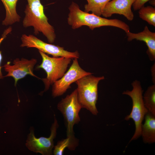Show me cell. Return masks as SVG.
Listing matches in <instances>:
<instances>
[{
    "label": "cell",
    "instance_id": "obj_1",
    "mask_svg": "<svg viewBox=\"0 0 155 155\" xmlns=\"http://www.w3.org/2000/svg\"><path fill=\"white\" fill-rule=\"evenodd\" d=\"M69 13L67 22L73 29L83 26H88L93 30L96 28L103 26H112L122 29L126 33L129 31V26L125 22L117 19H108L96 16L92 13L83 11L79 5L72 2L69 7Z\"/></svg>",
    "mask_w": 155,
    "mask_h": 155
},
{
    "label": "cell",
    "instance_id": "obj_2",
    "mask_svg": "<svg viewBox=\"0 0 155 155\" xmlns=\"http://www.w3.org/2000/svg\"><path fill=\"white\" fill-rule=\"evenodd\" d=\"M27 1L28 3L24 11L25 16L23 21L24 27L33 26L35 35L41 32L49 42L53 43L56 37L55 30L48 22L40 0Z\"/></svg>",
    "mask_w": 155,
    "mask_h": 155
},
{
    "label": "cell",
    "instance_id": "obj_3",
    "mask_svg": "<svg viewBox=\"0 0 155 155\" xmlns=\"http://www.w3.org/2000/svg\"><path fill=\"white\" fill-rule=\"evenodd\" d=\"M57 107L64 117L67 137L69 138L70 142V150H73L78 146V141L74 136L73 127L80 121L79 113L82 108L78 99L76 89L65 98H62Z\"/></svg>",
    "mask_w": 155,
    "mask_h": 155
},
{
    "label": "cell",
    "instance_id": "obj_4",
    "mask_svg": "<svg viewBox=\"0 0 155 155\" xmlns=\"http://www.w3.org/2000/svg\"><path fill=\"white\" fill-rule=\"evenodd\" d=\"M104 79V76L95 77L92 74L75 82L77 86L76 89L78 99L82 108L86 109L94 115H97L98 113L96 107L98 84Z\"/></svg>",
    "mask_w": 155,
    "mask_h": 155
},
{
    "label": "cell",
    "instance_id": "obj_5",
    "mask_svg": "<svg viewBox=\"0 0 155 155\" xmlns=\"http://www.w3.org/2000/svg\"><path fill=\"white\" fill-rule=\"evenodd\" d=\"M131 85L133 88L131 90H127L122 93L123 94L130 96L132 102L131 111L125 118L126 121L132 119L135 124V131L129 142L137 139L141 136L142 123L145 115L148 112L144 103L143 90L140 82L135 80L132 82Z\"/></svg>",
    "mask_w": 155,
    "mask_h": 155
},
{
    "label": "cell",
    "instance_id": "obj_6",
    "mask_svg": "<svg viewBox=\"0 0 155 155\" xmlns=\"http://www.w3.org/2000/svg\"><path fill=\"white\" fill-rule=\"evenodd\" d=\"M39 52L42 58V62L37 68L43 69L46 74V77L42 79L45 85L44 92L63 76L71 59L61 57H50L40 51H39Z\"/></svg>",
    "mask_w": 155,
    "mask_h": 155
},
{
    "label": "cell",
    "instance_id": "obj_7",
    "mask_svg": "<svg viewBox=\"0 0 155 155\" xmlns=\"http://www.w3.org/2000/svg\"><path fill=\"white\" fill-rule=\"evenodd\" d=\"M22 43L20 46L34 48L45 53L50 55L53 57H65L72 59L78 58L80 54L78 51L70 52L60 47L44 42L32 35L23 34L21 37Z\"/></svg>",
    "mask_w": 155,
    "mask_h": 155
},
{
    "label": "cell",
    "instance_id": "obj_8",
    "mask_svg": "<svg viewBox=\"0 0 155 155\" xmlns=\"http://www.w3.org/2000/svg\"><path fill=\"white\" fill-rule=\"evenodd\" d=\"M78 58H75L68 71L52 85V95L55 97L63 94L71 85L81 78L92 73L86 71L79 65Z\"/></svg>",
    "mask_w": 155,
    "mask_h": 155
},
{
    "label": "cell",
    "instance_id": "obj_9",
    "mask_svg": "<svg viewBox=\"0 0 155 155\" xmlns=\"http://www.w3.org/2000/svg\"><path fill=\"white\" fill-rule=\"evenodd\" d=\"M59 125L54 115V121L51 128V135L48 137H35L34 129H30V133L28 135L26 146L30 151L36 153H39L43 155H50L52 154V149L54 147L53 140L55 138L57 129Z\"/></svg>",
    "mask_w": 155,
    "mask_h": 155
},
{
    "label": "cell",
    "instance_id": "obj_10",
    "mask_svg": "<svg viewBox=\"0 0 155 155\" xmlns=\"http://www.w3.org/2000/svg\"><path fill=\"white\" fill-rule=\"evenodd\" d=\"M37 62L36 59L34 58L30 60L24 58H16L14 60L13 65L10 64V61H8L3 66L5 71L7 72L3 77H13L15 86L19 80L28 75L39 78L33 72L34 67Z\"/></svg>",
    "mask_w": 155,
    "mask_h": 155
},
{
    "label": "cell",
    "instance_id": "obj_11",
    "mask_svg": "<svg viewBox=\"0 0 155 155\" xmlns=\"http://www.w3.org/2000/svg\"><path fill=\"white\" fill-rule=\"evenodd\" d=\"M135 0H111L108 2L103 10L102 15L106 18L114 14L123 15L129 21L132 20L134 14L131 9Z\"/></svg>",
    "mask_w": 155,
    "mask_h": 155
},
{
    "label": "cell",
    "instance_id": "obj_12",
    "mask_svg": "<svg viewBox=\"0 0 155 155\" xmlns=\"http://www.w3.org/2000/svg\"><path fill=\"white\" fill-rule=\"evenodd\" d=\"M128 41L133 39L143 41L145 42L148 49L147 53L150 59L153 61L155 59V33L150 31L148 26H146L143 31L137 33L130 31L126 33Z\"/></svg>",
    "mask_w": 155,
    "mask_h": 155
},
{
    "label": "cell",
    "instance_id": "obj_13",
    "mask_svg": "<svg viewBox=\"0 0 155 155\" xmlns=\"http://www.w3.org/2000/svg\"><path fill=\"white\" fill-rule=\"evenodd\" d=\"M145 122L141 128V136L144 143L155 142V116L148 112L145 115Z\"/></svg>",
    "mask_w": 155,
    "mask_h": 155
},
{
    "label": "cell",
    "instance_id": "obj_14",
    "mask_svg": "<svg viewBox=\"0 0 155 155\" xmlns=\"http://www.w3.org/2000/svg\"><path fill=\"white\" fill-rule=\"evenodd\" d=\"M6 10V16L2 24L7 26L19 22L20 17L18 14L16 6L18 0H1Z\"/></svg>",
    "mask_w": 155,
    "mask_h": 155
},
{
    "label": "cell",
    "instance_id": "obj_15",
    "mask_svg": "<svg viewBox=\"0 0 155 155\" xmlns=\"http://www.w3.org/2000/svg\"><path fill=\"white\" fill-rule=\"evenodd\" d=\"M143 100L148 112L155 116V84L148 87L143 96Z\"/></svg>",
    "mask_w": 155,
    "mask_h": 155
},
{
    "label": "cell",
    "instance_id": "obj_16",
    "mask_svg": "<svg viewBox=\"0 0 155 155\" xmlns=\"http://www.w3.org/2000/svg\"><path fill=\"white\" fill-rule=\"evenodd\" d=\"M88 4L84 6V11L100 16L107 3L111 0H86Z\"/></svg>",
    "mask_w": 155,
    "mask_h": 155
},
{
    "label": "cell",
    "instance_id": "obj_17",
    "mask_svg": "<svg viewBox=\"0 0 155 155\" xmlns=\"http://www.w3.org/2000/svg\"><path fill=\"white\" fill-rule=\"evenodd\" d=\"M139 16L143 20L147 22L149 24L155 26V8L148 6L142 7L139 9Z\"/></svg>",
    "mask_w": 155,
    "mask_h": 155
},
{
    "label": "cell",
    "instance_id": "obj_18",
    "mask_svg": "<svg viewBox=\"0 0 155 155\" xmlns=\"http://www.w3.org/2000/svg\"><path fill=\"white\" fill-rule=\"evenodd\" d=\"M70 147V142L69 138L67 137L61 141H59L54 147L53 154L55 155H62L65 148L69 150Z\"/></svg>",
    "mask_w": 155,
    "mask_h": 155
},
{
    "label": "cell",
    "instance_id": "obj_19",
    "mask_svg": "<svg viewBox=\"0 0 155 155\" xmlns=\"http://www.w3.org/2000/svg\"><path fill=\"white\" fill-rule=\"evenodd\" d=\"M11 28L9 27L4 31L2 37L0 38V45L4 39L6 37L7 35L11 31ZM2 59V56L1 52L0 51V79H2L4 78L1 71V66Z\"/></svg>",
    "mask_w": 155,
    "mask_h": 155
},
{
    "label": "cell",
    "instance_id": "obj_20",
    "mask_svg": "<svg viewBox=\"0 0 155 155\" xmlns=\"http://www.w3.org/2000/svg\"><path fill=\"white\" fill-rule=\"evenodd\" d=\"M150 0H135L132 5L135 11L140 9L144 6V4Z\"/></svg>",
    "mask_w": 155,
    "mask_h": 155
},
{
    "label": "cell",
    "instance_id": "obj_21",
    "mask_svg": "<svg viewBox=\"0 0 155 155\" xmlns=\"http://www.w3.org/2000/svg\"><path fill=\"white\" fill-rule=\"evenodd\" d=\"M155 63L152 66L151 68V73L152 77V80L154 84H155Z\"/></svg>",
    "mask_w": 155,
    "mask_h": 155
},
{
    "label": "cell",
    "instance_id": "obj_22",
    "mask_svg": "<svg viewBox=\"0 0 155 155\" xmlns=\"http://www.w3.org/2000/svg\"><path fill=\"white\" fill-rule=\"evenodd\" d=\"M150 3L153 6H155V0H150Z\"/></svg>",
    "mask_w": 155,
    "mask_h": 155
}]
</instances>
